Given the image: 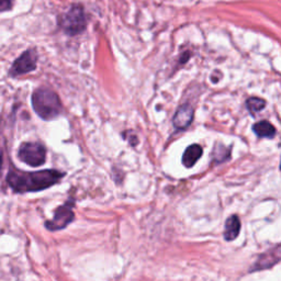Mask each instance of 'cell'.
Returning <instances> with one entry per match:
<instances>
[{
    "label": "cell",
    "instance_id": "12",
    "mask_svg": "<svg viewBox=\"0 0 281 281\" xmlns=\"http://www.w3.org/2000/svg\"><path fill=\"white\" fill-rule=\"evenodd\" d=\"M246 106L247 109L252 113H256V112H259L261 111L262 109L265 108L266 106V102L265 100H262L260 98H249L248 100L246 101Z\"/></svg>",
    "mask_w": 281,
    "mask_h": 281
},
{
    "label": "cell",
    "instance_id": "2",
    "mask_svg": "<svg viewBox=\"0 0 281 281\" xmlns=\"http://www.w3.org/2000/svg\"><path fill=\"white\" fill-rule=\"evenodd\" d=\"M32 107L43 120H53L60 116L62 103L57 94L47 88L36 89L32 94Z\"/></svg>",
    "mask_w": 281,
    "mask_h": 281
},
{
    "label": "cell",
    "instance_id": "14",
    "mask_svg": "<svg viewBox=\"0 0 281 281\" xmlns=\"http://www.w3.org/2000/svg\"><path fill=\"white\" fill-rule=\"evenodd\" d=\"M2 168V153L0 152V171H1Z\"/></svg>",
    "mask_w": 281,
    "mask_h": 281
},
{
    "label": "cell",
    "instance_id": "4",
    "mask_svg": "<svg viewBox=\"0 0 281 281\" xmlns=\"http://www.w3.org/2000/svg\"><path fill=\"white\" fill-rule=\"evenodd\" d=\"M18 156L25 164L38 167L43 165L47 160V148L42 144L35 142L22 143L18 151Z\"/></svg>",
    "mask_w": 281,
    "mask_h": 281
},
{
    "label": "cell",
    "instance_id": "6",
    "mask_svg": "<svg viewBox=\"0 0 281 281\" xmlns=\"http://www.w3.org/2000/svg\"><path fill=\"white\" fill-rule=\"evenodd\" d=\"M36 61L38 55L34 49H28L13 63L10 69V75L19 76L34 70L36 69Z\"/></svg>",
    "mask_w": 281,
    "mask_h": 281
},
{
    "label": "cell",
    "instance_id": "3",
    "mask_svg": "<svg viewBox=\"0 0 281 281\" xmlns=\"http://www.w3.org/2000/svg\"><path fill=\"white\" fill-rule=\"evenodd\" d=\"M58 23L64 32L69 35H77L83 32L87 25L84 8L79 4H74L69 10L58 18Z\"/></svg>",
    "mask_w": 281,
    "mask_h": 281
},
{
    "label": "cell",
    "instance_id": "8",
    "mask_svg": "<svg viewBox=\"0 0 281 281\" xmlns=\"http://www.w3.org/2000/svg\"><path fill=\"white\" fill-rule=\"evenodd\" d=\"M193 119V109L189 105H183L178 108L174 117V125L178 130L187 129Z\"/></svg>",
    "mask_w": 281,
    "mask_h": 281
},
{
    "label": "cell",
    "instance_id": "7",
    "mask_svg": "<svg viewBox=\"0 0 281 281\" xmlns=\"http://www.w3.org/2000/svg\"><path fill=\"white\" fill-rule=\"evenodd\" d=\"M280 260V247L279 245L276 246V248L270 249V251L261 254L258 258V260L255 265H254L252 270H261V269H268L270 267L278 264Z\"/></svg>",
    "mask_w": 281,
    "mask_h": 281
},
{
    "label": "cell",
    "instance_id": "5",
    "mask_svg": "<svg viewBox=\"0 0 281 281\" xmlns=\"http://www.w3.org/2000/svg\"><path fill=\"white\" fill-rule=\"evenodd\" d=\"M74 201L69 200L65 205L57 208L54 213V217L51 221L45 223L47 229L49 231H58L66 228L74 220Z\"/></svg>",
    "mask_w": 281,
    "mask_h": 281
},
{
    "label": "cell",
    "instance_id": "10",
    "mask_svg": "<svg viewBox=\"0 0 281 281\" xmlns=\"http://www.w3.org/2000/svg\"><path fill=\"white\" fill-rule=\"evenodd\" d=\"M202 156V147L198 144H192L186 149L183 155V164L190 168L200 160Z\"/></svg>",
    "mask_w": 281,
    "mask_h": 281
},
{
    "label": "cell",
    "instance_id": "13",
    "mask_svg": "<svg viewBox=\"0 0 281 281\" xmlns=\"http://www.w3.org/2000/svg\"><path fill=\"white\" fill-rule=\"evenodd\" d=\"M12 8V0H0V12L8 11Z\"/></svg>",
    "mask_w": 281,
    "mask_h": 281
},
{
    "label": "cell",
    "instance_id": "1",
    "mask_svg": "<svg viewBox=\"0 0 281 281\" xmlns=\"http://www.w3.org/2000/svg\"><path fill=\"white\" fill-rule=\"evenodd\" d=\"M64 176V173L55 169H45L34 173L10 170L7 176V183L16 192H33L52 187Z\"/></svg>",
    "mask_w": 281,
    "mask_h": 281
},
{
    "label": "cell",
    "instance_id": "11",
    "mask_svg": "<svg viewBox=\"0 0 281 281\" xmlns=\"http://www.w3.org/2000/svg\"><path fill=\"white\" fill-rule=\"evenodd\" d=\"M253 130L259 138L273 139L276 135L275 126L268 121H260L253 125Z\"/></svg>",
    "mask_w": 281,
    "mask_h": 281
},
{
    "label": "cell",
    "instance_id": "9",
    "mask_svg": "<svg viewBox=\"0 0 281 281\" xmlns=\"http://www.w3.org/2000/svg\"><path fill=\"white\" fill-rule=\"evenodd\" d=\"M239 231H241V221L237 215L230 216L225 222L224 229V238L228 242H232L238 236Z\"/></svg>",
    "mask_w": 281,
    "mask_h": 281
}]
</instances>
